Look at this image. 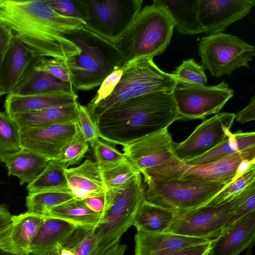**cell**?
I'll list each match as a JSON object with an SVG mask.
<instances>
[{"label": "cell", "mask_w": 255, "mask_h": 255, "mask_svg": "<svg viewBox=\"0 0 255 255\" xmlns=\"http://www.w3.org/2000/svg\"><path fill=\"white\" fill-rule=\"evenodd\" d=\"M202 67L215 77L229 75L242 67L250 68L255 47L238 37L222 32L201 38L198 43Z\"/></svg>", "instance_id": "10"}, {"label": "cell", "mask_w": 255, "mask_h": 255, "mask_svg": "<svg viewBox=\"0 0 255 255\" xmlns=\"http://www.w3.org/2000/svg\"><path fill=\"white\" fill-rule=\"evenodd\" d=\"M142 8L125 32L113 44L123 58V69L143 58L163 52L171 40L174 25L156 0Z\"/></svg>", "instance_id": "4"}, {"label": "cell", "mask_w": 255, "mask_h": 255, "mask_svg": "<svg viewBox=\"0 0 255 255\" xmlns=\"http://www.w3.org/2000/svg\"><path fill=\"white\" fill-rule=\"evenodd\" d=\"M11 217L7 206L0 204V255H21L11 238Z\"/></svg>", "instance_id": "39"}, {"label": "cell", "mask_w": 255, "mask_h": 255, "mask_svg": "<svg viewBox=\"0 0 255 255\" xmlns=\"http://www.w3.org/2000/svg\"><path fill=\"white\" fill-rule=\"evenodd\" d=\"M176 216V213L173 210L144 199L136 213L132 226L137 231L163 233L171 226Z\"/></svg>", "instance_id": "27"}, {"label": "cell", "mask_w": 255, "mask_h": 255, "mask_svg": "<svg viewBox=\"0 0 255 255\" xmlns=\"http://www.w3.org/2000/svg\"><path fill=\"white\" fill-rule=\"evenodd\" d=\"M173 22L178 33L194 35L204 32L199 19V0H156Z\"/></svg>", "instance_id": "24"}, {"label": "cell", "mask_w": 255, "mask_h": 255, "mask_svg": "<svg viewBox=\"0 0 255 255\" xmlns=\"http://www.w3.org/2000/svg\"><path fill=\"white\" fill-rule=\"evenodd\" d=\"M254 210H255V182L247 188L243 197L230 213L223 230Z\"/></svg>", "instance_id": "42"}, {"label": "cell", "mask_w": 255, "mask_h": 255, "mask_svg": "<svg viewBox=\"0 0 255 255\" xmlns=\"http://www.w3.org/2000/svg\"><path fill=\"white\" fill-rule=\"evenodd\" d=\"M84 27L114 43L142 8V0H78Z\"/></svg>", "instance_id": "9"}, {"label": "cell", "mask_w": 255, "mask_h": 255, "mask_svg": "<svg viewBox=\"0 0 255 255\" xmlns=\"http://www.w3.org/2000/svg\"><path fill=\"white\" fill-rule=\"evenodd\" d=\"M123 72V69H119L114 71L106 77L100 86L99 89L94 96L86 107H89L94 106L100 101L108 97L113 91L120 81Z\"/></svg>", "instance_id": "45"}, {"label": "cell", "mask_w": 255, "mask_h": 255, "mask_svg": "<svg viewBox=\"0 0 255 255\" xmlns=\"http://www.w3.org/2000/svg\"><path fill=\"white\" fill-rule=\"evenodd\" d=\"M174 143L167 128L123 146V151L127 158L142 174L148 169L176 158Z\"/></svg>", "instance_id": "15"}, {"label": "cell", "mask_w": 255, "mask_h": 255, "mask_svg": "<svg viewBox=\"0 0 255 255\" xmlns=\"http://www.w3.org/2000/svg\"><path fill=\"white\" fill-rule=\"evenodd\" d=\"M57 246L55 249L49 255H59Z\"/></svg>", "instance_id": "55"}, {"label": "cell", "mask_w": 255, "mask_h": 255, "mask_svg": "<svg viewBox=\"0 0 255 255\" xmlns=\"http://www.w3.org/2000/svg\"><path fill=\"white\" fill-rule=\"evenodd\" d=\"M121 238L107 244L98 245L90 255H124L127 248L126 244H121Z\"/></svg>", "instance_id": "46"}, {"label": "cell", "mask_w": 255, "mask_h": 255, "mask_svg": "<svg viewBox=\"0 0 255 255\" xmlns=\"http://www.w3.org/2000/svg\"><path fill=\"white\" fill-rule=\"evenodd\" d=\"M96 159V162L101 168L119 163L126 159L123 153L117 149L110 143L98 138L90 143Z\"/></svg>", "instance_id": "38"}, {"label": "cell", "mask_w": 255, "mask_h": 255, "mask_svg": "<svg viewBox=\"0 0 255 255\" xmlns=\"http://www.w3.org/2000/svg\"><path fill=\"white\" fill-rule=\"evenodd\" d=\"M75 199L70 191L28 193L25 199L28 212L44 215L54 207Z\"/></svg>", "instance_id": "32"}, {"label": "cell", "mask_w": 255, "mask_h": 255, "mask_svg": "<svg viewBox=\"0 0 255 255\" xmlns=\"http://www.w3.org/2000/svg\"><path fill=\"white\" fill-rule=\"evenodd\" d=\"M234 117L233 113H221L204 121L185 140L174 143L176 159L186 162L217 146L231 132Z\"/></svg>", "instance_id": "13"}, {"label": "cell", "mask_w": 255, "mask_h": 255, "mask_svg": "<svg viewBox=\"0 0 255 255\" xmlns=\"http://www.w3.org/2000/svg\"><path fill=\"white\" fill-rule=\"evenodd\" d=\"M36 58L33 52L14 36L1 63L0 83L5 95L13 92Z\"/></svg>", "instance_id": "20"}, {"label": "cell", "mask_w": 255, "mask_h": 255, "mask_svg": "<svg viewBox=\"0 0 255 255\" xmlns=\"http://www.w3.org/2000/svg\"><path fill=\"white\" fill-rule=\"evenodd\" d=\"M2 162L5 163L9 176L19 179V184H29L42 172L50 159L25 148L4 156Z\"/></svg>", "instance_id": "25"}, {"label": "cell", "mask_w": 255, "mask_h": 255, "mask_svg": "<svg viewBox=\"0 0 255 255\" xmlns=\"http://www.w3.org/2000/svg\"><path fill=\"white\" fill-rule=\"evenodd\" d=\"M252 246H253V245H251L247 249V252L245 255H252Z\"/></svg>", "instance_id": "54"}, {"label": "cell", "mask_w": 255, "mask_h": 255, "mask_svg": "<svg viewBox=\"0 0 255 255\" xmlns=\"http://www.w3.org/2000/svg\"><path fill=\"white\" fill-rule=\"evenodd\" d=\"M147 184L145 200L179 214L204 206L229 184L170 180Z\"/></svg>", "instance_id": "8"}, {"label": "cell", "mask_w": 255, "mask_h": 255, "mask_svg": "<svg viewBox=\"0 0 255 255\" xmlns=\"http://www.w3.org/2000/svg\"><path fill=\"white\" fill-rule=\"evenodd\" d=\"M21 148L20 126L5 112H0V162L4 156Z\"/></svg>", "instance_id": "33"}, {"label": "cell", "mask_w": 255, "mask_h": 255, "mask_svg": "<svg viewBox=\"0 0 255 255\" xmlns=\"http://www.w3.org/2000/svg\"><path fill=\"white\" fill-rule=\"evenodd\" d=\"M180 119L172 93L160 91L125 101L105 111L95 122L100 137L124 146L167 129Z\"/></svg>", "instance_id": "2"}, {"label": "cell", "mask_w": 255, "mask_h": 255, "mask_svg": "<svg viewBox=\"0 0 255 255\" xmlns=\"http://www.w3.org/2000/svg\"><path fill=\"white\" fill-rule=\"evenodd\" d=\"M235 119L241 124L246 123L255 119V97L253 96L248 105L235 115Z\"/></svg>", "instance_id": "47"}, {"label": "cell", "mask_w": 255, "mask_h": 255, "mask_svg": "<svg viewBox=\"0 0 255 255\" xmlns=\"http://www.w3.org/2000/svg\"><path fill=\"white\" fill-rule=\"evenodd\" d=\"M57 247L59 255H75L73 250L68 247L59 244Z\"/></svg>", "instance_id": "52"}, {"label": "cell", "mask_w": 255, "mask_h": 255, "mask_svg": "<svg viewBox=\"0 0 255 255\" xmlns=\"http://www.w3.org/2000/svg\"><path fill=\"white\" fill-rule=\"evenodd\" d=\"M145 192L141 174L124 186L106 188L101 221L95 230L97 246L121 238L133 225Z\"/></svg>", "instance_id": "6"}, {"label": "cell", "mask_w": 255, "mask_h": 255, "mask_svg": "<svg viewBox=\"0 0 255 255\" xmlns=\"http://www.w3.org/2000/svg\"><path fill=\"white\" fill-rule=\"evenodd\" d=\"M43 215L26 211L11 215V238L21 255H30V246L44 220Z\"/></svg>", "instance_id": "30"}, {"label": "cell", "mask_w": 255, "mask_h": 255, "mask_svg": "<svg viewBox=\"0 0 255 255\" xmlns=\"http://www.w3.org/2000/svg\"><path fill=\"white\" fill-rule=\"evenodd\" d=\"M255 182V166L250 168L236 180L231 182L204 206H216L229 201L240 194Z\"/></svg>", "instance_id": "35"}, {"label": "cell", "mask_w": 255, "mask_h": 255, "mask_svg": "<svg viewBox=\"0 0 255 255\" xmlns=\"http://www.w3.org/2000/svg\"><path fill=\"white\" fill-rule=\"evenodd\" d=\"M134 239V255H170L186 248L211 242L168 232L141 231H137Z\"/></svg>", "instance_id": "18"}, {"label": "cell", "mask_w": 255, "mask_h": 255, "mask_svg": "<svg viewBox=\"0 0 255 255\" xmlns=\"http://www.w3.org/2000/svg\"><path fill=\"white\" fill-rule=\"evenodd\" d=\"M0 23L36 57L66 60L80 54L64 35L83 28L84 22L58 13L47 0H0Z\"/></svg>", "instance_id": "1"}, {"label": "cell", "mask_w": 255, "mask_h": 255, "mask_svg": "<svg viewBox=\"0 0 255 255\" xmlns=\"http://www.w3.org/2000/svg\"><path fill=\"white\" fill-rule=\"evenodd\" d=\"M246 189L221 204L203 206L176 214L166 232L214 241L222 233L230 213L243 197Z\"/></svg>", "instance_id": "12"}, {"label": "cell", "mask_w": 255, "mask_h": 255, "mask_svg": "<svg viewBox=\"0 0 255 255\" xmlns=\"http://www.w3.org/2000/svg\"><path fill=\"white\" fill-rule=\"evenodd\" d=\"M95 230L77 228L63 246L72 249L75 255H90L98 246Z\"/></svg>", "instance_id": "37"}, {"label": "cell", "mask_w": 255, "mask_h": 255, "mask_svg": "<svg viewBox=\"0 0 255 255\" xmlns=\"http://www.w3.org/2000/svg\"><path fill=\"white\" fill-rule=\"evenodd\" d=\"M44 218L30 246V255H49L59 244L63 245L77 229L56 218Z\"/></svg>", "instance_id": "22"}, {"label": "cell", "mask_w": 255, "mask_h": 255, "mask_svg": "<svg viewBox=\"0 0 255 255\" xmlns=\"http://www.w3.org/2000/svg\"><path fill=\"white\" fill-rule=\"evenodd\" d=\"M105 193L89 197L83 200L89 209L95 212L101 213L104 207Z\"/></svg>", "instance_id": "49"}, {"label": "cell", "mask_w": 255, "mask_h": 255, "mask_svg": "<svg viewBox=\"0 0 255 255\" xmlns=\"http://www.w3.org/2000/svg\"><path fill=\"white\" fill-rule=\"evenodd\" d=\"M255 0H199V19L205 33L222 32L244 17Z\"/></svg>", "instance_id": "16"}, {"label": "cell", "mask_w": 255, "mask_h": 255, "mask_svg": "<svg viewBox=\"0 0 255 255\" xmlns=\"http://www.w3.org/2000/svg\"><path fill=\"white\" fill-rule=\"evenodd\" d=\"M80 50L65 60L74 89L90 90L114 71L123 69V58L114 44L84 27L64 35Z\"/></svg>", "instance_id": "3"}, {"label": "cell", "mask_w": 255, "mask_h": 255, "mask_svg": "<svg viewBox=\"0 0 255 255\" xmlns=\"http://www.w3.org/2000/svg\"><path fill=\"white\" fill-rule=\"evenodd\" d=\"M65 165L57 159L50 160L42 172L27 184L28 193L50 191H70L64 174Z\"/></svg>", "instance_id": "31"}, {"label": "cell", "mask_w": 255, "mask_h": 255, "mask_svg": "<svg viewBox=\"0 0 255 255\" xmlns=\"http://www.w3.org/2000/svg\"><path fill=\"white\" fill-rule=\"evenodd\" d=\"M64 174L69 190L75 199L84 200L106 192L100 168L96 162L89 159L78 166L65 168Z\"/></svg>", "instance_id": "19"}, {"label": "cell", "mask_w": 255, "mask_h": 255, "mask_svg": "<svg viewBox=\"0 0 255 255\" xmlns=\"http://www.w3.org/2000/svg\"><path fill=\"white\" fill-rule=\"evenodd\" d=\"M89 150V143L79 129L76 134L62 148L57 160L68 168L79 163Z\"/></svg>", "instance_id": "36"}, {"label": "cell", "mask_w": 255, "mask_h": 255, "mask_svg": "<svg viewBox=\"0 0 255 255\" xmlns=\"http://www.w3.org/2000/svg\"><path fill=\"white\" fill-rule=\"evenodd\" d=\"M211 242L186 248L170 255H208Z\"/></svg>", "instance_id": "48"}, {"label": "cell", "mask_w": 255, "mask_h": 255, "mask_svg": "<svg viewBox=\"0 0 255 255\" xmlns=\"http://www.w3.org/2000/svg\"><path fill=\"white\" fill-rule=\"evenodd\" d=\"M100 170L106 188L110 189L124 186L141 174L127 158L117 164L101 168Z\"/></svg>", "instance_id": "34"}, {"label": "cell", "mask_w": 255, "mask_h": 255, "mask_svg": "<svg viewBox=\"0 0 255 255\" xmlns=\"http://www.w3.org/2000/svg\"><path fill=\"white\" fill-rule=\"evenodd\" d=\"M33 67L37 71L48 73L63 81L71 83L70 74L65 60L37 57L33 61Z\"/></svg>", "instance_id": "41"}, {"label": "cell", "mask_w": 255, "mask_h": 255, "mask_svg": "<svg viewBox=\"0 0 255 255\" xmlns=\"http://www.w3.org/2000/svg\"><path fill=\"white\" fill-rule=\"evenodd\" d=\"M255 146V132H243L241 130L231 132L219 145L206 153L184 163L196 165L219 160L230 155Z\"/></svg>", "instance_id": "29"}, {"label": "cell", "mask_w": 255, "mask_h": 255, "mask_svg": "<svg viewBox=\"0 0 255 255\" xmlns=\"http://www.w3.org/2000/svg\"><path fill=\"white\" fill-rule=\"evenodd\" d=\"M78 103V102L73 104L38 111L19 113L11 117L20 128H33L76 122Z\"/></svg>", "instance_id": "26"}, {"label": "cell", "mask_w": 255, "mask_h": 255, "mask_svg": "<svg viewBox=\"0 0 255 255\" xmlns=\"http://www.w3.org/2000/svg\"><path fill=\"white\" fill-rule=\"evenodd\" d=\"M13 37L12 32L0 23V55L7 48Z\"/></svg>", "instance_id": "50"}, {"label": "cell", "mask_w": 255, "mask_h": 255, "mask_svg": "<svg viewBox=\"0 0 255 255\" xmlns=\"http://www.w3.org/2000/svg\"><path fill=\"white\" fill-rule=\"evenodd\" d=\"M78 130L77 122L20 128L21 147L50 160L58 159L63 147Z\"/></svg>", "instance_id": "14"}, {"label": "cell", "mask_w": 255, "mask_h": 255, "mask_svg": "<svg viewBox=\"0 0 255 255\" xmlns=\"http://www.w3.org/2000/svg\"><path fill=\"white\" fill-rule=\"evenodd\" d=\"M78 96L75 92H58L28 96L7 95L5 112L10 116L15 114L40 111L77 103Z\"/></svg>", "instance_id": "21"}, {"label": "cell", "mask_w": 255, "mask_h": 255, "mask_svg": "<svg viewBox=\"0 0 255 255\" xmlns=\"http://www.w3.org/2000/svg\"><path fill=\"white\" fill-rule=\"evenodd\" d=\"M172 74L179 80L190 83L204 85L207 82L204 68L193 58L183 61Z\"/></svg>", "instance_id": "40"}, {"label": "cell", "mask_w": 255, "mask_h": 255, "mask_svg": "<svg viewBox=\"0 0 255 255\" xmlns=\"http://www.w3.org/2000/svg\"><path fill=\"white\" fill-rule=\"evenodd\" d=\"M254 166H255V158L253 159H246L242 161L237 167L236 174L232 182L237 179L250 168Z\"/></svg>", "instance_id": "51"}, {"label": "cell", "mask_w": 255, "mask_h": 255, "mask_svg": "<svg viewBox=\"0 0 255 255\" xmlns=\"http://www.w3.org/2000/svg\"><path fill=\"white\" fill-rule=\"evenodd\" d=\"M47 1L51 7L60 15L81 20L84 23L85 14L79 4L78 0H47Z\"/></svg>", "instance_id": "44"}, {"label": "cell", "mask_w": 255, "mask_h": 255, "mask_svg": "<svg viewBox=\"0 0 255 255\" xmlns=\"http://www.w3.org/2000/svg\"><path fill=\"white\" fill-rule=\"evenodd\" d=\"M33 61L10 94L23 96L52 93L75 92L71 83L63 81L48 73L35 70Z\"/></svg>", "instance_id": "23"}, {"label": "cell", "mask_w": 255, "mask_h": 255, "mask_svg": "<svg viewBox=\"0 0 255 255\" xmlns=\"http://www.w3.org/2000/svg\"><path fill=\"white\" fill-rule=\"evenodd\" d=\"M73 224L77 228L94 229L99 225L101 213L89 209L83 200L73 199L48 210L42 215Z\"/></svg>", "instance_id": "28"}, {"label": "cell", "mask_w": 255, "mask_h": 255, "mask_svg": "<svg viewBox=\"0 0 255 255\" xmlns=\"http://www.w3.org/2000/svg\"><path fill=\"white\" fill-rule=\"evenodd\" d=\"M177 78L161 70L153 58H143L127 65L112 93L94 106L86 107L95 121L108 109L126 101L150 93H172Z\"/></svg>", "instance_id": "5"}, {"label": "cell", "mask_w": 255, "mask_h": 255, "mask_svg": "<svg viewBox=\"0 0 255 255\" xmlns=\"http://www.w3.org/2000/svg\"><path fill=\"white\" fill-rule=\"evenodd\" d=\"M172 94L181 120H194L218 114L234 92L223 81L205 86L177 79Z\"/></svg>", "instance_id": "11"}, {"label": "cell", "mask_w": 255, "mask_h": 255, "mask_svg": "<svg viewBox=\"0 0 255 255\" xmlns=\"http://www.w3.org/2000/svg\"><path fill=\"white\" fill-rule=\"evenodd\" d=\"M255 239V210L242 217L223 230L211 243L208 255H238Z\"/></svg>", "instance_id": "17"}, {"label": "cell", "mask_w": 255, "mask_h": 255, "mask_svg": "<svg viewBox=\"0 0 255 255\" xmlns=\"http://www.w3.org/2000/svg\"><path fill=\"white\" fill-rule=\"evenodd\" d=\"M77 124L84 139L89 143L99 138V130L86 107L78 103Z\"/></svg>", "instance_id": "43"}, {"label": "cell", "mask_w": 255, "mask_h": 255, "mask_svg": "<svg viewBox=\"0 0 255 255\" xmlns=\"http://www.w3.org/2000/svg\"><path fill=\"white\" fill-rule=\"evenodd\" d=\"M255 158V146L237 152L219 160L201 165H191L172 158L151 168L143 174L146 184L154 181L186 180L230 183L238 166L246 159Z\"/></svg>", "instance_id": "7"}, {"label": "cell", "mask_w": 255, "mask_h": 255, "mask_svg": "<svg viewBox=\"0 0 255 255\" xmlns=\"http://www.w3.org/2000/svg\"><path fill=\"white\" fill-rule=\"evenodd\" d=\"M8 48V47H7ZM6 49H5L0 55V67H1V63L2 61V59L3 58V57L6 51ZM3 95H5L4 91H3L0 83V97L2 96Z\"/></svg>", "instance_id": "53"}]
</instances>
